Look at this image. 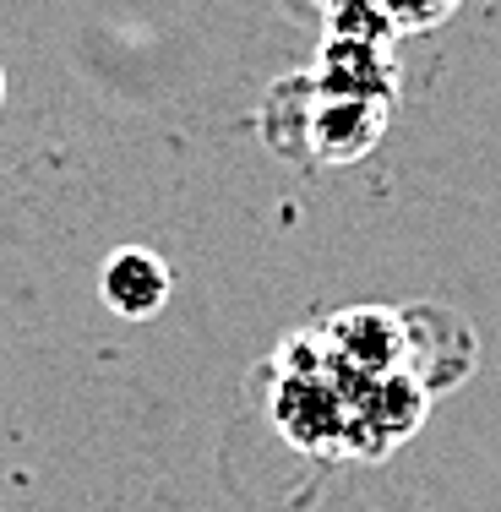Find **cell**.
<instances>
[{"label": "cell", "instance_id": "cell-1", "mask_svg": "<svg viewBox=\"0 0 501 512\" xmlns=\"http://www.w3.org/2000/svg\"><path fill=\"white\" fill-rule=\"evenodd\" d=\"M99 295H104V306L115 316L142 322V316H153L169 300V262H164V256H153L148 246L109 251V262L99 273Z\"/></svg>", "mask_w": 501, "mask_h": 512}]
</instances>
